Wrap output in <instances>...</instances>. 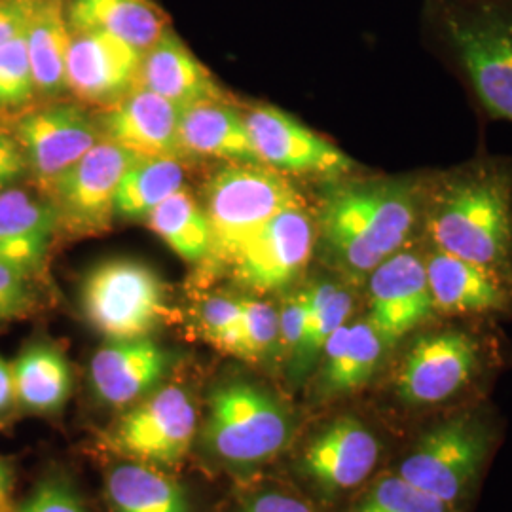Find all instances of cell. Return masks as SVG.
Wrapping results in <instances>:
<instances>
[{"instance_id":"obj_1","label":"cell","mask_w":512,"mask_h":512,"mask_svg":"<svg viewBox=\"0 0 512 512\" xmlns=\"http://www.w3.org/2000/svg\"><path fill=\"white\" fill-rule=\"evenodd\" d=\"M319 186L315 256L330 274L361 289L384 260L420 241L425 167L401 173L363 169Z\"/></svg>"},{"instance_id":"obj_2","label":"cell","mask_w":512,"mask_h":512,"mask_svg":"<svg viewBox=\"0 0 512 512\" xmlns=\"http://www.w3.org/2000/svg\"><path fill=\"white\" fill-rule=\"evenodd\" d=\"M420 243L512 281V158L480 147L425 167Z\"/></svg>"},{"instance_id":"obj_3","label":"cell","mask_w":512,"mask_h":512,"mask_svg":"<svg viewBox=\"0 0 512 512\" xmlns=\"http://www.w3.org/2000/svg\"><path fill=\"white\" fill-rule=\"evenodd\" d=\"M418 37L482 120L512 124V0H420Z\"/></svg>"},{"instance_id":"obj_4","label":"cell","mask_w":512,"mask_h":512,"mask_svg":"<svg viewBox=\"0 0 512 512\" xmlns=\"http://www.w3.org/2000/svg\"><path fill=\"white\" fill-rule=\"evenodd\" d=\"M486 319L437 317L393 349L387 387L404 412L459 403L505 361L499 334Z\"/></svg>"},{"instance_id":"obj_5","label":"cell","mask_w":512,"mask_h":512,"mask_svg":"<svg viewBox=\"0 0 512 512\" xmlns=\"http://www.w3.org/2000/svg\"><path fill=\"white\" fill-rule=\"evenodd\" d=\"M495 442L494 416L482 406L461 408L423 429L393 471L421 492L465 511Z\"/></svg>"},{"instance_id":"obj_6","label":"cell","mask_w":512,"mask_h":512,"mask_svg":"<svg viewBox=\"0 0 512 512\" xmlns=\"http://www.w3.org/2000/svg\"><path fill=\"white\" fill-rule=\"evenodd\" d=\"M306 202L296 181L260 164H228L205 186L203 209L211 226L205 264L228 268L241 245L287 207Z\"/></svg>"},{"instance_id":"obj_7","label":"cell","mask_w":512,"mask_h":512,"mask_svg":"<svg viewBox=\"0 0 512 512\" xmlns=\"http://www.w3.org/2000/svg\"><path fill=\"white\" fill-rule=\"evenodd\" d=\"M293 433L287 404L260 385L230 382L211 393L202 437L209 452L224 463H266L289 446Z\"/></svg>"},{"instance_id":"obj_8","label":"cell","mask_w":512,"mask_h":512,"mask_svg":"<svg viewBox=\"0 0 512 512\" xmlns=\"http://www.w3.org/2000/svg\"><path fill=\"white\" fill-rule=\"evenodd\" d=\"M80 306L86 321L109 340L148 336L169 313L164 279L133 258L93 266L80 287Z\"/></svg>"},{"instance_id":"obj_9","label":"cell","mask_w":512,"mask_h":512,"mask_svg":"<svg viewBox=\"0 0 512 512\" xmlns=\"http://www.w3.org/2000/svg\"><path fill=\"white\" fill-rule=\"evenodd\" d=\"M315 247V213L306 200L268 220L241 245L228 270L251 293H283L308 272Z\"/></svg>"},{"instance_id":"obj_10","label":"cell","mask_w":512,"mask_h":512,"mask_svg":"<svg viewBox=\"0 0 512 512\" xmlns=\"http://www.w3.org/2000/svg\"><path fill=\"white\" fill-rule=\"evenodd\" d=\"M243 116L260 164L293 181L325 184L363 171V165L329 137L285 110L256 105Z\"/></svg>"},{"instance_id":"obj_11","label":"cell","mask_w":512,"mask_h":512,"mask_svg":"<svg viewBox=\"0 0 512 512\" xmlns=\"http://www.w3.org/2000/svg\"><path fill=\"white\" fill-rule=\"evenodd\" d=\"M139 156L101 139L48 190L59 228L74 236H97L116 217V194Z\"/></svg>"},{"instance_id":"obj_12","label":"cell","mask_w":512,"mask_h":512,"mask_svg":"<svg viewBox=\"0 0 512 512\" xmlns=\"http://www.w3.org/2000/svg\"><path fill=\"white\" fill-rule=\"evenodd\" d=\"M198 431V408L179 385H162L133 404L110 431L112 448L133 461L175 465Z\"/></svg>"},{"instance_id":"obj_13","label":"cell","mask_w":512,"mask_h":512,"mask_svg":"<svg viewBox=\"0 0 512 512\" xmlns=\"http://www.w3.org/2000/svg\"><path fill=\"white\" fill-rule=\"evenodd\" d=\"M365 317L397 348L404 338L437 319L425 270V249L418 243L389 256L363 283Z\"/></svg>"},{"instance_id":"obj_14","label":"cell","mask_w":512,"mask_h":512,"mask_svg":"<svg viewBox=\"0 0 512 512\" xmlns=\"http://www.w3.org/2000/svg\"><path fill=\"white\" fill-rule=\"evenodd\" d=\"M44 194L73 167L90 148L101 141L95 118L78 105L50 103L27 110L10 131Z\"/></svg>"},{"instance_id":"obj_15","label":"cell","mask_w":512,"mask_h":512,"mask_svg":"<svg viewBox=\"0 0 512 512\" xmlns=\"http://www.w3.org/2000/svg\"><path fill=\"white\" fill-rule=\"evenodd\" d=\"M382 454L384 446L376 431L361 418L344 414L311 437L298 469L321 494H344L372 476Z\"/></svg>"},{"instance_id":"obj_16","label":"cell","mask_w":512,"mask_h":512,"mask_svg":"<svg viewBox=\"0 0 512 512\" xmlns=\"http://www.w3.org/2000/svg\"><path fill=\"white\" fill-rule=\"evenodd\" d=\"M423 249L429 293L437 317L486 321L512 317V281L458 256L425 245Z\"/></svg>"},{"instance_id":"obj_17","label":"cell","mask_w":512,"mask_h":512,"mask_svg":"<svg viewBox=\"0 0 512 512\" xmlns=\"http://www.w3.org/2000/svg\"><path fill=\"white\" fill-rule=\"evenodd\" d=\"M141 52L105 33H71L65 84L80 103L112 107L137 88Z\"/></svg>"},{"instance_id":"obj_18","label":"cell","mask_w":512,"mask_h":512,"mask_svg":"<svg viewBox=\"0 0 512 512\" xmlns=\"http://www.w3.org/2000/svg\"><path fill=\"white\" fill-rule=\"evenodd\" d=\"M393 349L363 317L349 319L330 336L313 370V399L325 403L359 393L391 359Z\"/></svg>"},{"instance_id":"obj_19","label":"cell","mask_w":512,"mask_h":512,"mask_svg":"<svg viewBox=\"0 0 512 512\" xmlns=\"http://www.w3.org/2000/svg\"><path fill=\"white\" fill-rule=\"evenodd\" d=\"M181 116L183 109L179 105L137 86L112 107L101 109V116L95 122L101 139L112 141L137 156L183 160L179 137Z\"/></svg>"},{"instance_id":"obj_20","label":"cell","mask_w":512,"mask_h":512,"mask_svg":"<svg viewBox=\"0 0 512 512\" xmlns=\"http://www.w3.org/2000/svg\"><path fill=\"white\" fill-rule=\"evenodd\" d=\"M171 363L169 351L150 336L109 340L93 353V393L107 406L128 408L162 387Z\"/></svg>"},{"instance_id":"obj_21","label":"cell","mask_w":512,"mask_h":512,"mask_svg":"<svg viewBox=\"0 0 512 512\" xmlns=\"http://www.w3.org/2000/svg\"><path fill=\"white\" fill-rule=\"evenodd\" d=\"M59 220L50 200L8 186L0 190V262L33 279L42 274Z\"/></svg>"},{"instance_id":"obj_22","label":"cell","mask_w":512,"mask_h":512,"mask_svg":"<svg viewBox=\"0 0 512 512\" xmlns=\"http://www.w3.org/2000/svg\"><path fill=\"white\" fill-rule=\"evenodd\" d=\"M137 86L162 95L181 109L224 101L213 74L173 27L141 54Z\"/></svg>"},{"instance_id":"obj_23","label":"cell","mask_w":512,"mask_h":512,"mask_svg":"<svg viewBox=\"0 0 512 512\" xmlns=\"http://www.w3.org/2000/svg\"><path fill=\"white\" fill-rule=\"evenodd\" d=\"M71 33H105L135 48H148L171 27L156 0H65Z\"/></svg>"},{"instance_id":"obj_24","label":"cell","mask_w":512,"mask_h":512,"mask_svg":"<svg viewBox=\"0 0 512 512\" xmlns=\"http://www.w3.org/2000/svg\"><path fill=\"white\" fill-rule=\"evenodd\" d=\"M357 289L359 287L330 272L304 285L306 327L300 346L287 363L293 384H304L310 378L330 336L353 319Z\"/></svg>"},{"instance_id":"obj_25","label":"cell","mask_w":512,"mask_h":512,"mask_svg":"<svg viewBox=\"0 0 512 512\" xmlns=\"http://www.w3.org/2000/svg\"><path fill=\"white\" fill-rule=\"evenodd\" d=\"M179 137L184 156H207L228 164H260L245 116L224 101L183 109Z\"/></svg>"},{"instance_id":"obj_26","label":"cell","mask_w":512,"mask_h":512,"mask_svg":"<svg viewBox=\"0 0 512 512\" xmlns=\"http://www.w3.org/2000/svg\"><path fill=\"white\" fill-rule=\"evenodd\" d=\"M16 404L33 414H55L73 393V370L67 357L52 346L37 342L12 361Z\"/></svg>"},{"instance_id":"obj_27","label":"cell","mask_w":512,"mask_h":512,"mask_svg":"<svg viewBox=\"0 0 512 512\" xmlns=\"http://www.w3.org/2000/svg\"><path fill=\"white\" fill-rule=\"evenodd\" d=\"M25 42L37 95L57 97L67 92L65 67L71 29L65 14V0H38L37 10L25 29Z\"/></svg>"},{"instance_id":"obj_28","label":"cell","mask_w":512,"mask_h":512,"mask_svg":"<svg viewBox=\"0 0 512 512\" xmlns=\"http://www.w3.org/2000/svg\"><path fill=\"white\" fill-rule=\"evenodd\" d=\"M105 490L114 512H192L183 486L143 461L112 467Z\"/></svg>"},{"instance_id":"obj_29","label":"cell","mask_w":512,"mask_h":512,"mask_svg":"<svg viewBox=\"0 0 512 512\" xmlns=\"http://www.w3.org/2000/svg\"><path fill=\"white\" fill-rule=\"evenodd\" d=\"M184 188L181 158L139 156L129 165L116 194V215L124 219H147L167 198Z\"/></svg>"},{"instance_id":"obj_30","label":"cell","mask_w":512,"mask_h":512,"mask_svg":"<svg viewBox=\"0 0 512 512\" xmlns=\"http://www.w3.org/2000/svg\"><path fill=\"white\" fill-rule=\"evenodd\" d=\"M145 220L184 262L202 264L211 253V226L205 209L188 190L181 188L160 203Z\"/></svg>"},{"instance_id":"obj_31","label":"cell","mask_w":512,"mask_h":512,"mask_svg":"<svg viewBox=\"0 0 512 512\" xmlns=\"http://www.w3.org/2000/svg\"><path fill=\"white\" fill-rule=\"evenodd\" d=\"M349 512H465L425 494L395 471L380 476Z\"/></svg>"},{"instance_id":"obj_32","label":"cell","mask_w":512,"mask_h":512,"mask_svg":"<svg viewBox=\"0 0 512 512\" xmlns=\"http://www.w3.org/2000/svg\"><path fill=\"white\" fill-rule=\"evenodd\" d=\"M239 357L247 361L279 357V311L272 302L243 298Z\"/></svg>"},{"instance_id":"obj_33","label":"cell","mask_w":512,"mask_h":512,"mask_svg":"<svg viewBox=\"0 0 512 512\" xmlns=\"http://www.w3.org/2000/svg\"><path fill=\"white\" fill-rule=\"evenodd\" d=\"M37 97L25 33L0 46V112L23 109Z\"/></svg>"},{"instance_id":"obj_34","label":"cell","mask_w":512,"mask_h":512,"mask_svg":"<svg viewBox=\"0 0 512 512\" xmlns=\"http://www.w3.org/2000/svg\"><path fill=\"white\" fill-rule=\"evenodd\" d=\"M241 302L243 298L213 294L198 310L200 330L207 342L236 357L241 355Z\"/></svg>"},{"instance_id":"obj_35","label":"cell","mask_w":512,"mask_h":512,"mask_svg":"<svg viewBox=\"0 0 512 512\" xmlns=\"http://www.w3.org/2000/svg\"><path fill=\"white\" fill-rule=\"evenodd\" d=\"M14 512H88L73 484L59 476L42 480Z\"/></svg>"},{"instance_id":"obj_36","label":"cell","mask_w":512,"mask_h":512,"mask_svg":"<svg viewBox=\"0 0 512 512\" xmlns=\"http://www.w3.org/2000/svg\"><path fill=\"white\" fill-rule=\"evenodd\" d=\"M31 279L0 262V323L27 317L35 308Z\"/></svg>"},{"instance_id":"obj_37","label":"cell","mask_w":512,"mask_h":512,"mask_svg":"<svg viewBox=\"0 0 512 512\" xmlns=\"http://www.w3.org/2000/svg\"><path fill=\"white\" fill-rule=\"evenodd\" d=\"M279 311V357L287 363L293 357L294 351L300 346L304 327H306V291L304 285L296 287L289 294Z\"/></svg>"},{"instance_id":"obj_38","label":"cell","mask_w":512,"mask_h":512,"mask_svg":"<svg viewBox=\"0 0 512 512\" xmlns=\"http://www.w3.org/2000/svg\"><path fill=\"white\" fill-rule=\"evenodd\" d=\"M38 0H0V46L25 33Z\"/></svg>"},{"instance_id":"obj_39","label":"cell","mask_w":512,"mask_h":512,"mask_svg":"<svg viewBox=\"0 0 512 512\" xmlns=\"http://www.w3.org/2000/svg\"><path fill=\"white\" fill-rule=\"evenodd\" d=\"M239 512H315L310 503L283 490H266L243 503Z\"/></svg>"},{"instance_id":"obj_40","label":"cell","mask_w":512,"mask_h":512,"mask_svg":"<svg viewBox=\"0 0 512 512\" xmlns=\"http://www.w3.org/2000/svg\"><path fill=\"white\" fill-rule=\"evenodd\" d=\"M27 173V162L12 133L0 131V190L8 188Z\"/></svg>"},{"instance_id":"obj_41","label":"cell","mask_w":512,"mask_h":512,"mask_svg":"<svg viewBox=\"0 0 512 512\" xmlns=\"http://www.w3.org/2000/svg\"><path fill=\"white\" fill-rule=\"evenodd\" d=\"M16 406V389L12 363L0 355V418H4Z\"/></svg>"},{"instance_id":"obj_42","label":"cell","mask_w":512,"mask_h":512,"mask_svg":"<svg viewBox=\"0 0 512 512\" xmlns=\"http://www.w3.org/2000/svg\"><path fill=\"white\" fill-rule=\"evenodd\" d=\"M14 471L6 459L0 458V512H14Z\"/></svg>"}]
</instances>
